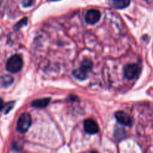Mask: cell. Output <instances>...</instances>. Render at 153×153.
I'll use <instances>...</instances> for the list:
<instances>
[{
	"label": "cell",
	"mask_w": 153,
	"mask_h": 153,
	"mask_svg": "<svg viewBox=\"0 0 153 153\" xmlns=\"http://www.w3.org/2000/svg\"><path fill=\"white\" fill-rule=\"evenodd\" d=\"M31 123H32V120H31V115L27 113L23 114L19 117L18 120L17 124H16V130L19 133L24 134L29 129L31 126Z\"/></svg>",
	"instance_id": "cell-3"
},
{
	"label": "cell",
	"mask_w": 153,
	"mask_h": 153,
	"mask_svg": "<svg viewBox=\"0 0 153 153\" xmlns=\"http://www.w3.org/2000/svg\"><path fill=\"white\" fill-rule=\"evenodd\" d=\"M53 1H58V0H53Z\"/></svg>",
	"instance_id": "cell-14"
},
{
	"label": "cell",
	"mask_w": 153,
	"mask_h": 153,
	"mask_svg": "<svg viewBox=\"0 0 153 153\" xmlns=\"http://www.w3.org/2000/svg\"><path fill=\"white\" fill-rule=\"evenodd\" d=\"M15 104V102H9L6 103L4 105V108H3V110L4 111V114H7L10 110H12V108H13Z\"/></svg>",
	"instance_id": "cell-11"
},
{
	"label": "cell",
	"mask_w": 153,
	"mask_h": 153,
	"mask_svg": "<svg viewBox=\"0 0 153 153\" xmlns=\"http://www.w3.org/2000/svg\"><path fill=\"white\" fill-rule=\"evenodd\" d=\"M115 117H116V120L119 123L123 126H130L132 123V120H131V117L124 111H117L115 114Z\"/></svg>",
	"instance_id": "cell-6"
},
{
	"label": "cell",
	"mask_w": 153,
	"mask_h": 153,
	"mask_svg": "<svg viewBox=\"0 0 153 153\" xmlns=\"http://www.w3.org/2000/svg\"><path fill=\"white\" fill-rule=\"evenodd\" d=\"M4 102H3L2 100L0 98V111L3 110V108H4Z\"/></svg>",
	"instance_id": "cell-13"
},
{
	"label": "cell",
	"mask_w": 153,
	"mask_h": 153,
	"mask_svg": "<svg viewBox=\"0 0 153 153\" xmlns=\"http://www.w3.org/2000/svg\"><path fill=\"white\" fill-rule=\"evenodd\" d=\"M140 72V68L137 64H128L124 68V76L128 80L135 79L137 77Z\"/></svg>",
	"instance_id": "cell-4"
},
{
	"label": "cell",
	"mask_w": 153,
	"mask_h": 153,
	"mask_svg": "<svg viewBox=\"0 0 153 153\" xmlns=\"http://www.w3.org/2000/svg\"><path fill=\"white\" fill-rule=\"evenodd\" d=\"M131 0H110V4L116 9H123L130 4Z\"/></svg>",
	"instance_id": "cell-8"
},
{
	"label": "cell",
	"mask_w": 153,
	"mask_h": 153,
	"mask_svg": "<svg viewBox=\"0 0 153 153\" xmlns=\"http://www.w3.org/2000/svg\"><path fill=\"white\" fill-rule=\"evenodd\" d=\"M26 23H27V18H25V19H22V20L19 21V22H17V24L15 25V28H16V29H19V28H20L22 25H26Z\"/></svg>",
	"instance_id": "cell-12"
},
{
	"label": "cell",
	"mask_w": 153,
	"mask_h": 153,
	"mask_svg": "<svg viewBox=\"0 0 153 153\" xmlns=\"http://www.w3.org/2000/svg\"><path fill=\"white\" fill-rule=\"evenodd\" d=\"M92 153H97V152H92Z\"/></svg>",
	"instance_id": "cell-15"
},
{
	"label": "cell",
	"mask_w": 153,
	"mask_h": 153,
	"mask_svg": "<svg viewBox=\"0 0 153 153\" xmlns=\"http://www.w3.org/2000/svg\"><path fill=\"white\" fill-rule=\"evenodd\" d=\"M84 128H85V131L87 133L91 134H97L100 131L98 124L97 123L96 121L91 119H88L85 120V122H84Z\"/></svg>",
	"instance_id": "cell-5"
},
{
	"label": "cell",
	"mask_w": 153,
	"mask_h": 153,
	"mask_svg": "<svg viewBox=\"0 0 153 153\" xmlns=\"http://www.w3.org/2000/svg\"><path fill=\"white\" fill-rule=\"evenodd\" d=\"M49 102H50V99L49 98L39 99V100H34L31 103V106L34 108H46L49 105Z\"/></svg>",
	"instance_id": "cell-9"
},
{
	"label": "cell",
	"mask_w": 153,
	"mask_h": 153,
	"mask_svg": "<svg viewBox=\"0 0 153 153\" xmlns=\"http://www.w3.org/2000/svg\"><path fill=\"white\" fill-rule=\"evenodd\" d=\"M23 62L21 57L18 55H14L10 57L6 63V69L10 73H17L22 68Z\"/></svg>",
	"instance_id": "cell-2"
},
{
	"label": "cell",
	"mask_w": 153,
	"mask_h": 153,
	"mask_svg": "<svg viewBox=\"0 0 153 153\" xmlns=\"http://www.w3.org/2000/svg\"><path fill=\"white\" fill-rule=\"evenodd\" d=\"M93 68V63L90 60H84L81 64L80 67L77 70H74L73 73V76L76 79L79 80H85L88 78V73L91 71Z\"/></svg>",
	"instance_id": "cell-1"
},
{
	"label": "cell",
	"mask_w": 153,
	"mask_h": 153,
	"mask_svg": "<svg viewBox=\"0 0 153 153\" xmlns=\"http://www.w3.org/2000/svg\"><path fill=\"white\" fill-rule=\"evenodd\" d=\"M0 81H1V85L3 88H7L12 85V83L13 82V79L12 76H9V75H5L1 78Z\"/></svg>",
	"instance_id": "cell-10"
},
{
	"label": "cell",
	"mask_w": 153,
	"mask_h": 153,
	"mask_svg": "<svg viewBox=\"0 0 153 153\" xmlns=\"http://www.w3.org/2000/svg\"><path fill=\"white\" fill-rule=\"evenodd\" d=\"M85 21L88 24H95L100 19V12L97 10H89L85 14Z\"/></svg>",
	"instance_id": "cell-7"
}]
</instances>
